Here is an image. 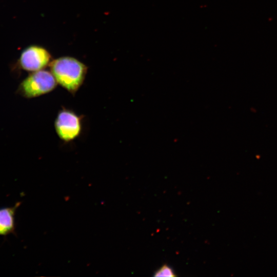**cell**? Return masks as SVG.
Returning <instances> with one entry per match:
<instances>
[{"instance_id": "6da1fadb", "label": "cell", "mask_w": 277, "mask_h": 277, "mask_svg": "<svg viewBox=\"0 0 277 277\" xmlns=\"http://www.w3.org/2000/svg\"><path fill=\"white\" fill-rule=\"evenodd\" d=\"M50 71L57 84L74 94L83 84L87 67L75 58L62 56L52 61Z\"/></svg>"}, {"instance_id": "7a4b0ae2", "label": "cell", "mask_w": 277, "mask_h": 277, "mask_svg": "<svg viewBox=\"0 0 277 277\" xmlns=\"http://www.w3.org/2000/svg\"><path fill=\"white\" fill-rule=\"evenodd\" d=\"M57 83L49 71L41 70L31 72L20 83L17 92L27 98L40 96L53 91Z\"/></svg>"}, {"instance_id": "5b68a950", "label": "cell", "mask_w": 277, "mask_h": 277, "mask_svg": "<svg viewBox=\"0 0 277 277\" xmlns=\"http://www.w3.org/2000/svg\"><path fill=\"white\" fill-rule=\"evenodd\" d=\"M19 203L15 206L0 208V235H6L15 229V214Z\"/></svg>"}, {"instance_id": "3957f363", "label": "cell", "mask_w": 277, "mask_h": 277, "mask_svg": "<svg viewBox=\"0 0 277 277\" xmlns=\"http://www.w3.org/2000/svg\"><path fill=\"white\" fill-rule=\"evenodd\" d=\"M54 127L61 140L70 142L78 137L81 133L82 117L70 109L63 108L56 115Z\"/></svg>"}, {"instance_id": "277c9868", "label": "cell", "mask_w": 277, "mask_h": 277, "mask_svg": "<svg viewBox=\"0 0 277 277\" xmlns=\"http://www.w3.org/2000/svg\"><path fill=\"white\" fill-rule=\"evenodd\" d=\"M51 62V54L45 48L31 45L22 51L17 65L23 70L33 72L44 69Z\"/></svg>"}, {"instance_id": "8992f818", "label": "cell", "mask_w": 277, "mask_h": 277, "mask_svg": "<svg viewBox=\"0 0 277 277\" xmlns=\"http://www.w3.org/2000/svg\"><path fill=\"white\" fill-rule=\"evenodd\" d=\"M154 276H175L173 269L167 265H164L159 269L155 272Z\"/></svg>"}]
</instances>
